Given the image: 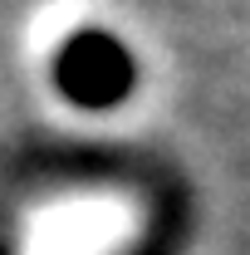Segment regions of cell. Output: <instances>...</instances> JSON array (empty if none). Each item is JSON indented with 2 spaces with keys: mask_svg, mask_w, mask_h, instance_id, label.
I'll list each match as a JSON object with an SVG mask.
<instances>
[]
</instances>
